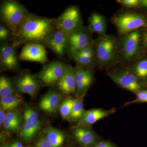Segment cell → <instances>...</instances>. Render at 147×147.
Here are the masks:
<instances>
[{
    "mask_svg": "<svg viewBox=\"0 0 147 147\" xmlns=\"http://www.w3.org/2000/svg\"><path fill=\"white\" fill-rule=\"evenodd\" d=\"M56 29L55 19L30 13L17 29L13 43L16 47L30 42L43 44Z\"/></svg>",
    "mask_w": 147,
    "mask_h": 147,
    "instance_id": "6da1fadb",
    "label": "cell"
},
{
    "mask_svg": "<svg viewBox=\"0 0 147 147\" xmlns=\"http://www.w3.org/2000/svg\"><path fill=\"white\" fill-rule=\"evenodd\" d=\"M94 57L96 64L105 68L117 63L120 57L119 41L115 37L105 34L93 42Z\"/></svg>",
    "mask_w": 147,
    "mask_h": 147,
    "instance_id": "7a4b0ae2",
    "label": "cell"
},
{
    "mask_svg": "<svg viewBox=\"0 0 147 147\" xmlns=\"http://www.w3.org/2000/svg\"><path fill=\"white\" fill-rule=\"evenodd\" d=\"M30 13L24 6L17 1L6 0L1 4V21L10 29L13 37L18 27Z\"/></svg>",
    "mask_w": 147,
    "mask_h": 147,
    "instance_id": "3957f363",
    "label": "cell"
},
{
    "mask_svg": "<svg viewBox=\"0 0 147 147\" xmlns=\"http://www.w3.org/2000/svg\"><path fill=\"white\" fill-rule=\"evenodd\" d=\"M142 35L139 30L123 35L119 41L120 57L126 63L134 61L141 49Z\"/></svg>",
    "mask_w": 147,
    "mask_h": 147,
    "instance_id": "277c9868",
    "label": "cell"
},
{
    "mask_svg": "<svg viewBox=\"0 0 147 147\" xmlns=\"http://www.w3.org/2000/svg\"><path fill=\"white\" fill-rule=\"evenodd\" d=\"M113 22L122 35L141 28L147 27V18L144 15L134 12H124L114 16Z\"/></svg>",
    "mask_w": 147,
    "mask_h": 147,
    "instance_id": "5b68a950",
    "label": "cell"
},
{
    "mask_svg": "<svg viewBox=\"0 0 147 147\" xmlns=\"http://www.w3.org/2000/svg\"><path fill=\"white\" fill-rule=\"evenodd\" d=\"M56 28L67 36L83 27V20L79 8L71 6L55 19Z\"/></svg>",
    "mask_w": 147,
    "mask_h": 147,
    "instance_id": "8992f818",
    "label": "cell"
},
{
    "mask_svg": "<svg viewBox=\"0 0 147 147\" xmlns=\"http://www.w3.org/2000/svg\"><path fill=\"white\" fill-rule=\"evenodd\" d=\"M67 66L60 61H53L43 66L37 76L40 82L46 86L57 85L65 73Z\"/></svg>",
    "mask_w": 147,
    "mask_h": 147,
    "instance_id": "52a82bcc",
    "label": "cell"
},
{
    "mask_svg": "<svg viewBox=\"0 0 147 147\" xmlns=\"http://www.w3.org/2000/svg\"><path fill=\"white\" fill-rule=\"evenodd\" d=\"M92 33L83 27L67 36V53L71 57L80 50L93 44Z\"/></svg>",
    "mask_w": 147,
    "mask_h": 147,
    "instance_id": "ba28073f",
    "label": "cell"
},
{
    "mask_svg": "<svg viewBox=\"0 0 147 147\" xmlns=\"http://www.w3.org/2000/svg\"><path fill=\"white\" fill-rule=\"evenodd\" d=\"M111 79L119 86L134 93L142 90L139 79L130 70L123 69L110 73Z\"/></svg>",
    "mask_w": 147,
    "mask_h": 147,
    "instance_id": "9c48e42d",
    "label": "cell"
},
{
    "mask_svg": "<svg viewBox=\"0 0 147 147\" xmlns=\"http://www.w3.org/2000/svg\"><path fill=\"white\" fill-rule=\"evenodd\" d=\"M16 47L12 43L2 42L0 47V65L5 70H17L20 68Z\"/></svg>",
    "mask_w": 147,
    "mask_h": 147,
    "instance_id": "30bf717a",
    "label": "cell"
},
{
    "mask_svg": "<svg viewBox=\"0 0 147 147\" xmlns=\"http://www.w3.org/2000/svg\"><path fill=\"white\" fill-rule=\"evenodd\" d=\"M19 60L45 64L48 61L47 52L42 43L30 42L25 44L18 56Z\"/></svg>",
    "mask_w": 147,
    "mask_h": 147,
    "instance_id": "8fae6325",
    "label": "cell"
},
{
    "mask_svg": "<svg viewBox=\"0 0 147 147\" xmlns=\"http://www.w3.org/2000/svg\"><path fill=\"white\" fill-rule=\"evenodd\" d=\"M59 57L61 58L67 50V35L56 28L43 43Z\"/></svg>",
    "mask_w": 147,
    "mask_h": 147,
    "instance_id": "7c38bea8",
    "label": "cell"
},
{
    "mask_svg": "<svg viewBox=\"0 0 147 147\" xmlns=\"http://www.w3.org/2000/svg\"><path fill=\"white\" fill-rule=\"evenodd\" d=\"M40 82L37 76L24 73L16 78L14 84L18 92L33 96L39 89Z\"/></svg>",
    "mask_w": 147,
    "mask_h": 147,
    "instance_id": "4fadbf2b",
    "label": "cell"
},
{
    "mask_svg": "<svg viewBox=\"0 0 147 147\" xmlns=\"http://www.w3.org/2000/svg\"><path fill=\"white\" fill-rule=\"evenodd\" d=\"M76 91L78 94L84 93L94 80L93 73L89 69L78 66L74 67Z\"/></svg>",
    "mask_w": 147,
    "mask_h": 147,
    "instance_id": "5bb4252c",
    "label": "cell"
},
{
    "mask_svg": "<svg viewBox=\"0 0 147 147\" xmlns=\"http://www.w3.org/2000/svg\"><path fill=\"white\" fill-rule=\"evenodd\" d=\"M57 85L59 90L64 94H70L76 91L74 67L68 65L65 73Z\"/></svg>",
    "mask_w": 147,
    "mask_h": 147,
    "instance_id": "9a60e30c",
    "label": "cell"
},
{
    "mask_svg": "<svg viewBox=\"0 0 147 147\" xmlns=\"http://www.w3.org/2000/svg\"><path fill=\"white\" fill-rule=\"evenodd\" d=\"M115 112L114 108L109 110L94 109L84 112L81 118L80 124L83 125H90L98 121L108 117Z\"/></svg>",
    "mask_w": 147,
    "mask_h": 147,
    "instance_id": "2e32d148",
    "label": "cell"
},
{
    "mask_svg": "<svg viewBox=\"0 0 147 147\" xmlns=\"http://www.w3.org/2000/svg\"><path fill=\"white\" fill-rule=\"evenodd\" d=\"M74 136L77 142L84 146L88 147L96 145L97 136L90 129L78 127L73 131Z\"/></svg>",
    "mask_w": 147,
    "mask_h": 147,
    "instance_id": "e0dca14e",
    "label": "cell"
},
{
    "mask_svg": "<svg viewBox=\"0 0 147 147\" xmlns=\"http://www.w3.org/2000/svg\"><path fill=\"white\" fill-rule=\"evenodd\" d=\"M61 100V95L55 91H51L47 92L42 98L40 102V107L45 112L55 113Z\"/></svg>",
    "mask_w": 147,
    "mask_h": 147,
    "instance_id": "ac0fdd59",
    "label": "cell"
},
{
    "mask_svg": "<svg viewBox=\"0 0 147 147\" xmlns=\"http://www.w3.org/2000/svg\"><path fill=\"white\" fill-rule=\"evenodd\" d=\"M89 30L91 32L96 33L101 36L105 35L106 21L104 16L97 13H93L89 19Z\"/></svg>",
    "mask_w": 147,
    "mask_h": 147,
    "instance_id": "d6986e66",
    "label": "cell"
},
{
    "mask_svg": "<svg viewBox=\"0 0 147 147\" xmlns=\"http://www.w3.org/2000/svg\"><path fill=\"white\" fill-rule=\"evenodd\" d=\"M41 123L38 119L24 125L20 133V136L25 141L31 140L34 137L40 127Z\"/></svg>",
    "mask_w": 147,
    "mask_h": 147,
    "instance_id": "ffe728a7",
    "label": "cell"
},
{
    "mask_svg": "<svg viewBox=\"0 0 147 147\" xmlns=\"http://www.w3.org/2000/svg\"><path fill=\"white\" fill-rule=\"evenodd\" d=\"M46 136L53 147H59L65 140L63 134L57 129L50 127L46 129Z\"/></svg>",
    "mask_w": 147,
    "mask_h": 147,
    "instance_id": "44dd1931",
    "label": "cell"
},
{
    "mask_svg": "<svg viewBox=\"0 0 147 147\" xmlns=\"http://www.w3.org/2000/svg\"><path fill=\"white\" fill-rule=\"evenodd\" d=\"M130 71L138 79L144 80L147 78V59L135 63L131 66Z\"/></svg>",
    "mask_w": 147,
    "mask_h": 147,
    "instance_id": "7402d4cb",
    "label": "cell"
},
{
    "mask_svg": "<svg viewBox=\"0 0 147 147\" xmlns=\"http://www.w3.org/2000/svg\"><path fill=\"white\" fill-rule=\"evenodd\" d=\"M22 99L18 96L11 95L1 99V108L4 110H12L16 109L20 105Z\"/></svg>",
    "mask_w": 147,
    "mask_h": 147,
    "instance_id": "603a6c76",
    "label": "cell"
},
{
    "mask_svg": "<svg viewBox=\"0 0 147 147\" xmlns=\"http://www.w3.org/2000/svg\"><path fill=\"white\" fill-rule=\"evenodd\" d=\"M14 88L11 81L5 76L0 77V96L1 98L13 95Z\"/></svg>",
    "mask_w": 147,
    "mask_h": 147,
    "instance_id": "cb8c5ba5",
    "label": "cell"
},
{
    "mask_svg": "<svg viewBox=\"0 0 147 147\" xmlns=\"http://www.w3.org/2000/svg\"><path fill=\"white\" fill-rule=\"evenodd\" d=\"M84 113L83 102L80 100L75 99L71 110L70 117L74 120L79 119L82 118Z\"/></svg>",
    "mask_w": 147,
    "mask_h": 147,
    "instance_id": "d4e9b609",
    "label": "cell"
},
{
    "mask_svg": "<svg viewBox=\"0 0 147 147\" xmlns=\"http://www.w3.org/2000/svg\"><path fill=\"white\" fill-rule=\"evenodd\" d=\"M75 99L69 98L63 102L60 108V113L63 119L70 117Z\"/></svg>",
    "mask_w": 147,
    "mask_h": 147,
    "instance_id": "484cf974",
    "label": "cell"
},
{
    "mask_svg": "<svg viewBox=\"0 0 147 147\" xmlns=\"http://www.w3.org/2000/svg\"><path fill=\"white\" fill-rule=\"evenodd\" d=\"M72 58L78 64V66L84 67L90 66L91 65L94 57L89 56H84L78 53H76L74 55Z\"/></svg>",
    "mask_w": 147,
    "mask_h": 147,
    "instance_id": "4316f807",
    "label": "cell"
},
{
    "mask_svg": "<svg viewBox=\"0 0 147 147\" xmlns=\"http://www.w3.org/2000/svg\"><path fill=\"white\" fill-rule=\"evenodd\" d=\"M24 120L26 123H32L37 120L39 117L37 113L30 107L26 108L24 114Z\"/></svg>",
    "mask_w": 147,
    "mask_h": 147,
    "instance_id": "83f0119b",
    "label": "cell"
},
{
    "mask_svg": "<svg viewBox=\"0 0 147 147\" xmlns=\"http://www.w3.org/2000/svg\"><path fill=\"white\" fill-rule=\"evenodd\" d=\"M5 122L12 124L19 127L20 124V117L19 112H10L7 113L6 114Z\"/></svg>",
    "mask_w": 147,
    "mask_h": 147,
    "instance_id": "f1b7e54d",
    "label": "cell"
},
{
    "mask_svg": "<svg viewBox=\"0 0 147 147\" xmlns=\"http://www.w3.org/2000/svg\"><path fill=\"white\" fill-rule=\"evenodd\" d=\"M147 102V90H142L136 94V97L135 99L131 101L125 102L123 106L124 107L126 105L134 104V103H138V102Z\"/></svg>",
    "mask_w": 147,
    "mask_h": 147,
    "instance_id": "f546056e",
    "label": "cell"
},
{
    "mask_svg": "<svg viewBox=\"0 0 147 147\" xmlns=\"http://www.w3.org/2000/svg\"><path fill=\"white\" fill-rule=\"evenodd\" d=\"M13 38L12 33L10 29L5 26L0 25V40L2 42Z\"/></svg>",
    "mask_w": 147,
    "mask_h": 147,
    "instance_id": "4dcf8cb0",
    "label": "cell"
},
{
    "mask_svg": "<svg viewBox=\"0 0 147 147\" xmlns=\"http://www.w3.org/2000/svg\"><path fill=\"white\" fill-rule=\"evenodd\" d=\"M122 5L128 8H135L140 6L141 1L139 0H119L117 1Z\"/></svg>",
    "mask_w": 147,
    "mask_h": 147,
    "instance_id": "1f68e13d",
    "label": "cell"
},
{
    "mask_svg": "<svg viewBox=\"0 0 147 147\" xmlns=\"http://www.w3.org/2000/svg\"><path fill=\"white\" fill-rule=\"evenodd\" d=\"M76 53H78L84 56L94 57V48L93 44L83 48Z\"/></svg>",
    "mask_w": 147,
    "mask_h": 147,
    "instance_id": "d6a6232c",
    "label": "cell"
},
{
    "mask_svg": "<svg viewBox=\"0 0 147 147\" xmlns=\"http://www.w3.org/2000/svg\"><path fill=\"white\" fill-rule=\"evenodd\" d=\"M36 147H53L50 142L46 137H43L40 138L38 141Z\"/></svg>",
    "mask_w": 147,
    "mask_h": 147,
    "instance_id": "836d02e7",
    "label": "cell"
},
{
    "mask_svg": "<svg viewBox=\"0 0 147 147\" xmlns=\"http://www.w3.org/2000/svg\"><path fill=\"white\" fill-rule=\"evenodd\" d=\"M94 147H115L113 143L108 141H102L98 143Z\"/></svg>",
    "mask_w": 147,
    "mask_h": 147,
    "instance_id": "e575fe53",
    "label": "cell"
},
{
    "mask_svg": "<svg viewBox=\"0 0 147 147\" xmlns=\"http://www.w3.org/2000/svg\"><path fill=\"white\" fill-rule=\"evenodd\" d=\"M3 125L4 128L8 131H16L19 128V127L16 125L6 122Z\"/></svg>",
    "mask_w": 147,
    "mask_h": 147,
    "instance_id": "d590c367",
    "label": "cell"
},
{
    "mask_svg": "<svg viewBox=\"0 0 147 147\" xmlns=\"http://www.w3.org/2000/svg\"><path fill=\"white\" fill-rule=\"evenodd\" d=\"M4 110L1 108L0 110V124L1 125L4 124L5 122L6 115H5Z\"/></svg>",
    "mask_w": 147,
    "mask_h": 147,
    "instance_id": "8d00e7d4",
    "label": "cell"
},
{
    "mask_svg": "<svg viewBox=\"0 0 147 147\" xmlns=\"http://www.w3.org/2000/svg\"><path fill=\"white\" fill-rule=\"evenodd\" d=\"M142 38V39H143V41H144L145 46H146V47H147V29L145 30L143 34Z\"/></svg>",
    "mask_w": 147,
    "mask_h": 147,
    "instance_id": "74e56055",
    "label": "cell"
},
{
    "mask_svg": "<svg viewBox=\"0 0 147 147\" xmlns=\"http://www.w3.org/2000/svg\"><path fill=\"white\" fill-rule=\"evenodd\" d=\"M11 147H23V145L20 142H13Z\"/></svg>",
    "mask_w": 147,
    "mask_h": 147,
    "instance_id": "f35d334b",
    "label": "cell"
},
{
    "mask_svg": "<svg viewBox=\"0 0 147 147\" xmlns=\"http://www.w3.org/2000/svg\"><path fill=\"white\" fill-rule=\"evenodd\" d=\"M140 6L144 7V8H147V0L141 1Z\"/></svg>",
    "mask_w": 147,
    "mask_h": 147,
    "instance_id": "ab89813d",
    "label": "cell"
},
{
    "mask_svg": "<svg viewBox=\"0 0 147 147\" xmlns=\"http://www.w3.org/2000/svg\"><path fill=\"white\" fill-rule=\"evenodd\" d=\"M2 147H9V145L8 144H5L4 145V146H3Z\"/></svg>",
    "mask_w": 147,
    "mask_h": 147,
    "instance_id": "60d3db41",
    "label": "cell"
},
{
    "mask_svg": "<svg viewBox=\"0 0 147 147\" xmlns=\"http://www.w3.org/2000/svg\"></svg>",
    "mask_w": 147,
    "mask_h": 147,
    "instance_id": "b9f144b4",
    "label": "cell"
}]
</instances>
